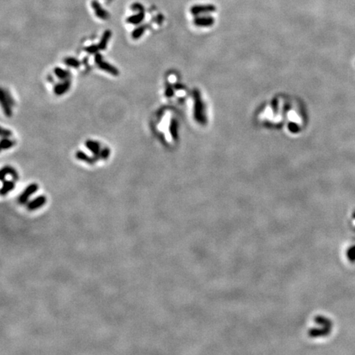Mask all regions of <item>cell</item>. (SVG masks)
<instances>
[{
    "instance_id": "6da1fadb",
    "label": "cell",
    "mask_w": 355,
    "mask_h": 355,
    "mask_svg": "<svg viewBox=\"0 0 355 355\" xmlns=\"http://www.w3.org/2000/svg\"><path fill=\"white\" fill-rule=\"evenodd\" d=\"M95 63L100 69L105 71L106 73H110V75L115 76V77L119 75L118 69L117 68H115L114 66L112 65V64H110V63H108L106 61H104L103 56L99 52L95 54Z\"/></svg>"
},
{
    "instance_id": "7a4b0ae2",
    "label": "cell",
    "mask_w": 355,
    "mask_h": 355,
    "mask_svg": "<svg viewBox=\"0 0 355 355\" xmlns=\"http://www.w3.org/2000/svg\"><path fill=\"white\" fill-rule=\"evenodd\" d=\"M38 188L39 187H38L37 183H30V185L28 186L27 188L24 190V192L19 196L18 202L22 204V205L26 204L28 202V200H29V197H30V196L37 192Z\"/></svg>"
},
{
    "instance_id": "3957f363",
    "label": "cell",
    "mask_w": 355,
    "mask_h": 355,
    "mask_svg": "<svg viewBox=\"0 0 355 355\" xmlns=\"http://www.w3.org/2000/svg\"><path fill=\"white\" fill-rule=\"evenodd\" d=\"M86 147L87 148L88 150H90V152L92 153V155H94V157L96 159H100V144L96 141L94 140H86L85 142Z\"/></svg>"
},
{
    "instance_id": "277c9868",
    "label": "cell",
    "mask_w": 355,
    "mask_h": 355,
    "mask_svg": "<svg viewBox=\"0 0 355 355\" xmlns=\"http://www.w3.org/2000/svg\"><path fill=\"white\" fill-rule=\"evenodd\" d=\"M91 8H93V10L95 11L96 17L100 18V19H102V20H107L109 17H110L109 13L101 7L100 3L98 1H96V0H92V2H91Z\"/></svg>"
},
{
    "instance_id": "5b68a950",
    "label": "cell",
    "mask_w": 355,
    "mask_h": 355,
    "mask_svg": "<svg viewBox=\"0 0 355 355\" xmlns=\"http://www.w3.org/2000/svg\"><path fill=\"white\" fill-rule=\"evenodd\" d=\"M71 87L70 80L63 81L62 82L57 83L54 86V93L56 95H63L68 91Z\"/></svg>"
},
{
    "instance_id": "8992f818",
    "label": "cell",
    "mask_w": 355,
    "mask_h": 355,
    "mask_svg": "<svg viewBox=\"0 0 355 355\" xmlns=\"http://www.w3.org/2000/svg\"><path fill=\"white\" fill-rule=\"evenodd\" d=\"M0 101H1V105H2V108H3V111H4V114H5L6 116H8V117H11L12 116V114H13V111H12V105L10 104V102L8 101V98H7V96H6V94H5V91H4V90L3 89H2L1 90V96H0Z\"/></svg>"
},
{
    "instance_id": "52a82bcc",
    "label": "cell",
    "mask_w": 355,
    "mask_h": 355,
    "mask_svg": "<svg viewBox=\"0 0 355 355\" xmlns=\"http://www.w3.org/2000/svg\"><path fill=\"white\" fill-rule=\"evenodd\" d=\"M46 201H47V199L45 196H38L35 199H33L32 201H30V202L27 203V209L29 210H35L38 208L42 207Z\"/></svg>"
},
{
    "instance_id": "ba28073f",
    "label": "cell",
    "mask_w": 355,
    "mask_h": 355,
    "mask_svg": "<svg viewBox=\"0 0 355 355\" xmlns=\"http://www.w3.org/2000/svg\"><path fill=\"white\" fill-rule=\"evenodd\" d=\"M8 174H10L11 176L13 177V180L14 181L18 180V178L19 177H18V173H17L15 169H13V168L11 167V166H5V167H3V169L1 170V172H0V179H1L2 182L4 181L5 177Z\"/></svg>"
},
{
    "instance_id": "9c48e42d",
    "label": "cell",
    "mask_w": 355,
    "mask_h": 355,
    "mask_svg": "<svg viewBox=\"0 0 355 355\" xmlns=\"http://www.w3.org/2000/svg\"><path fill=\"white\" fill-rule=\"evenodd\" d=\"M145 18V11L142 12H137L136 14L132 15L127 18V22L132 25H139Z\"/></svg>"
},
{
    "instance_id": "30bf717a",
    "label": "cell",
    "mask_w": 355,
    "mask_h": 355,
    "mask_svg": "<svg viewBox=\"0 0 355 355\" xmlns=\"http://www.w3.org/2000/svg\"><path fill=\"white\" fill-rule=\"evenodd\" d=\"M76 158L78 159V160H82V161H83V162H86L87 163V164H89V165H94L95 162H96V160H97V159L95 157H90V156H89V155H87V154H86L84 151H82V150H78L77 152H76Z\"/></svg>"
},
{
    "instance_id": "8fae6325",
    "label": "cell",
    "mask_w": 355,
    "mask_h": 355,
    "mask_svg": "<svg viewBox=\"0 0 355 355\" xmlns=\"http://www.w3.org/2000/svg\"><path fill=\"white\" fill-rule=\"evenodd\" d=\"M111 36H112V32L110 30H105V32L103 33L102 37L100 39V42L98 43V47L100 50H105L107 49L108 43L110 41Z\"/></svg>"
},
{
    "instance_id": "7c38bea8",
    "label": "cell",
    "mask_w": 355,
    "mask_h": 355,
    "mask_svg": "<svg viewBox=\"0 0 355 355\" xmlns=\"http://www.w3.org/2000/svg\"><path fill=\"white\" fill-rule=\"evenodd\" d=\"M54 73L55 76H56L59 80L62 81L69 80L71 78L70 71L66 70V69H63V68H59V67H56V68L54 69Z\"/></svg>"
},
{
    "instance_id": "4fadbf2b",
    "label": "cell",
    "mask_w": 355,
    "mask_h": 355,
    "mask_svg": "<svg viewBox=\"0 0 355 355\" xmlns=\"http://www.w3.org/2000/svg\"><path fill=\"white\" fill-rule=\"evenodd\" d=\"M16 187L15 181H11V180H4L3 181V187L1 188L0 193L1 196H5L7 195L9 192L13 190Z\"/></svg>"
},
{
    "instance_id": "5bb4252c",
    "label": "cell",
    "mask_w": 355,
    "mask_h": 355,
    "mask_svg": "<svg viewBox=\"0 0 355 355\" xmlns=\"http://www.w3.org/2000/svg\"><path fill=\"white\" fill-rule=\"evenodd\" d=\"M178 122L176 121V119L172 118L170 120L169 129H170V135H171L172 138L174 141H176L178 138Z\"/></svg>"
},
{
    "instance_id": "9a60e30c",
    "label": "cell",
    "mask_w": 355,
    "mask_h": 355,
    "mask_svg": "<svg viewBox=\"0 0 355 355\" xmlns=\"http://www.w3.org/2000/svg\"><path fill=\"white\" fill-rule=\"evenodd\" d=\"M147 26H148L147 25H142L138 26L137 28H135V29L133 30L132 35H131L132 38H133V40H138V39H140V38L142 36L143 34L145 33L146 30L147 29Z\"/></svg>"
},
{
    "instance_id": "2e32d148",
    "label": "cell",
    "mask_w": 355,
    "mask_h": 355,
    "mask_svg": "<svg viewBox=\"0 0 355 355\" xmlns=\"http://www.w3.org/2000/svg\"><path fill=\"white\" fill-rule=\"evenodd\" d=\"M63 63H65L66 65L68 67L73 68H80L81 62L78 61L76 58L73 57H67L63 59Z\"/></svg>"
},
{
    "instance_id": "e0dca14e",
    "label": "cell",
    "mask_w": 355,
    "mask_h": 355,
    "mask_svg": "<svg viewBox=\"0 0 355 355\" xmlns=\"http://www.w3.org/2000/svg\"><path fill=\"white\" fill-rule=\"evenodd\" d=\"M15 144V142L13 140L9 139V138H2L1 141V150H8L10 149L11 147H13Z\"/></svg>"
},
{
    "instance_id": "ac0fdd59",
    "label": "cell",
    "mask_w": 355,
    "mask_h": 355,
    "mask_svg": "<svg viewBox=\"0 0 355 355\" xmlns=\"http://www.w3.org/2000/svg\"><path fill=\"white\" fill-rule=\"evenodd\" d=\"M85 51L89 54H95L100 51V49L98 47V45H90L85 48Z\"/></svg>"
},
{
    "instance_id": "d6986e66",
    "label": "cell",
    "mask_w": 355,
    "mask_h": 355,
    "mask_svg": "<svg viewBox=\"0 0 355 355\" xmlns=\"http://www.w3.org/2000/svg\"><path fill=\"white\" fill-rule=\"evenodd\" d=\"M110 155V150L108 147L103 148L100 151V158L103 160H107Z\"/></svg>"
},
{
    "instance_id": "ffe728a7",
    "label": "cell",
    "mask_w": 355,
    "mask_h": 355,
    "mask_svg": "<svg viewBox=\"0 0 355 355\" xmlns=\"http://www.w3.org/2000/svg\"><path fill=\"white\" fill-rule=\"evenodd\" d=\"M165 96L168 98H170V97H173L174 96V88H173V86L171 85H168L167 86H166V89H165Z\"/></svg>"
},
{
    "instance_id": "44dd1931",
    "label": "cell",
    "mask_w": 355,
    "mask_h": 355,
    "mask_svg": "<svg viewBox=\"0 0 355 355\" xmlns=\"http://www.w3.org/2000/svg\"><path fill=\"white\" fill-rule=\"evenodd\" d=\"M0 134H1V137H2V138H10V137H12V135H13V133H12V132H11L9 129H6V128H1V131H0Z\"/></svg>"
},
{
    "instance_id": "7402d4cb",
    "label": "cell",
    "mask_w": 355,
    "mask_h": 355,
    "mask_svg": "<svg viewBox=\"0 0 355 355\" xmlns=\"http://www.w3.org/2000/svg\"><path fill=\"white\" fill-rule=\"evenodd\" d=\"M131 9H133L135 12H142V11H145V8L141 3H134L133 5H132Z\"/></svg>"
},
{
    "instance_id": "603a6c76",
    "label": "cell",
    "mask_w": 355,
    "mask_h": 355,
    "mask_svg": "<svg viewBox=\"0 0 355 355\" xmlns=\"http://www.w3.org/2000/svg\"><path fill=\"white\" fill-rule=\"evenodd\" d=\"M348 257L351 261H355V246L350 248L348 252Z\"/></svg>"
},
{
    "instance_id": "cb8c5ba5",
    "label": "cell",
    "mask_w": 355,
    "mask_h": 355,
    "mask_svg": "<svg viewBox=\"0 0 355 355\" xmlns=\"http://www.w3.org/2000/svg\"><path fill=\"white\" fill-rule=\"evenodd\" d=\"M353 217L355 218V212H354V214H353Z\"/></svg>"
},
{
    "instance_id": "d4e9b609",
    "label": "cell",
    "mask_w": 355,
    "mask_h": 355,
    "mask_svg": "<svg viewBox=\"0 0 355 355\" xmlns=\"http://www.w3.org/2000/svg\"><path fill=\"white\" fill-rule=\"evenodd\" d=\"M108 1H109V2H110V1H112V0H108Z\"/></svg>"
}]
</instances>
